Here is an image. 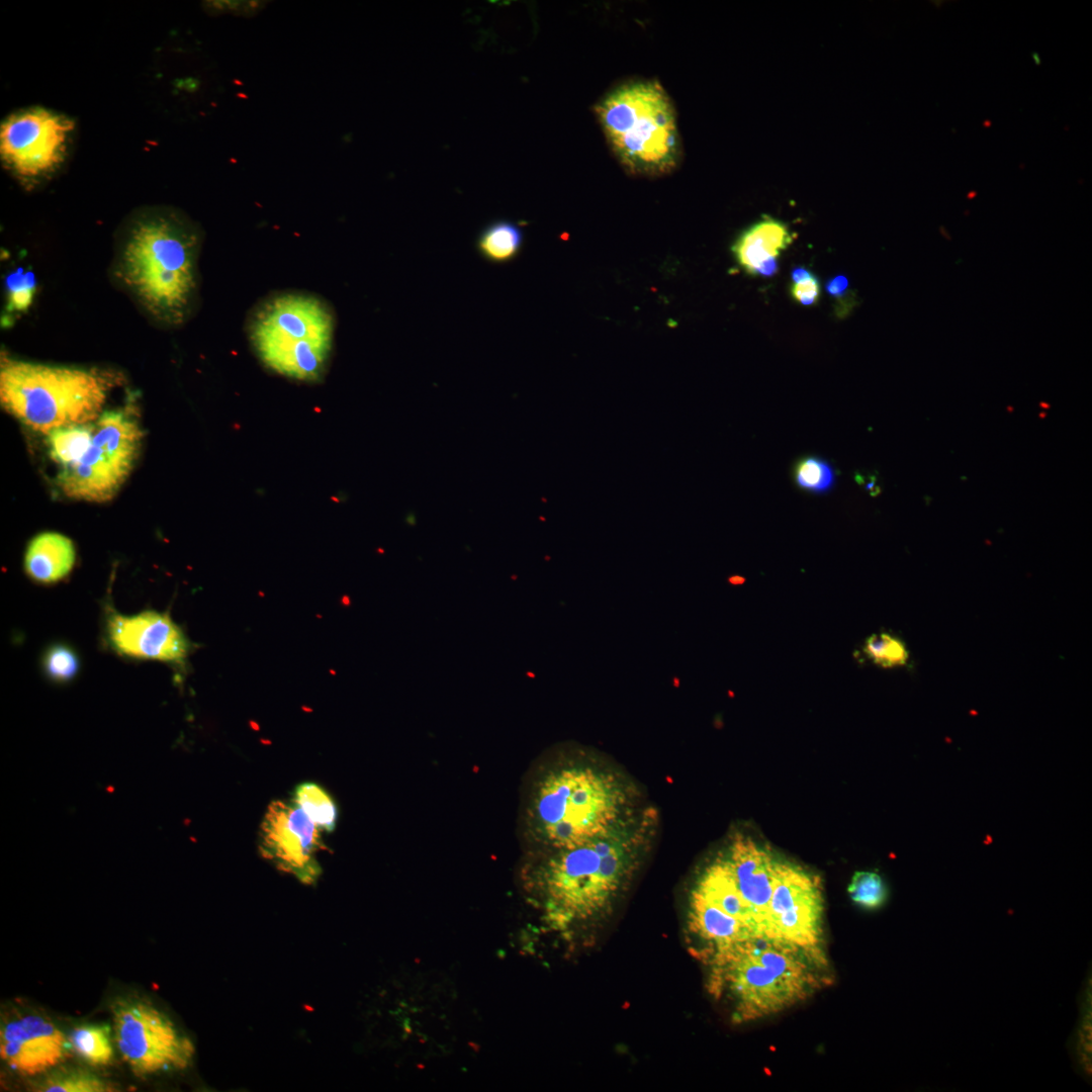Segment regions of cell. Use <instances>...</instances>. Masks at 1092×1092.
Here are the masks:
<instances>
[{
  "instance_id": "1",
  "label": "cell",
  "mask_w": 1092,
  "mask_h": 1092,
  "mask_svg": "<svg viewBox=\"0 0 1092 1092\" xmlns=\"http://www.w3.org/2000/svg\"><path fill=\"white\" fill-rule=\"evenodd\" d=\"M200 243L198 226L183 212L140 208L117 232L112 277L151 322L177 328L196 304Z\"/></svg>"
},
{
  "instance_id": "2",
  "label": "cell",
  "mask_w": 1092,
  "mask_h": 1092,
  "mask_svg": "<svg viewBox=\"0 0 1092 1092\" xmlns=\"http://www.w3.org/2000/svg\"><path fill=\"white\" fill-rule=\"evenodd\" d=\"M659 817L646 805L584 844L548 851L532 874L547 917L558 926L596 921L627 892L655 843Z\"/></svg>"
},
{
  "instance_id": "3",
  "label": "cell",
  "mask_w": 1092,
  "mask_h": 1092,
  "mask_svg": "<svg viewBox=\"0 0 1092 1092\" xmlns=\"http://www.w3.org/2000/svg\"><path fill=\"white\" fill-rule=\"evenodd\" d=\"M637 784L621 767L593 752H579L548 768L528 805L534 839L547 851L598 838L646 805Z\"/></svg>"
},
{
  "instance_id": "4",
  "label": "cell",
  "mask_w": 1092,
  "mask_h": 1092,
  "mask_svg": "<svg viewBox=\"0 0 1092 1092\" xmlns=\"http://www.w3.org/2000/svg\"><path fill=\"white\" fill-rule=\"evenodd\" d=\"M819 950L753 935L714 953L713 984L730 996L739 1020L769 1015L818 987Z\"/></svg>"
},
{
  "instance_id": "5",
  "label": "cell",
  "mask_w": 1092,
  "mask_h": 1092,
  "mask_svg": "<svg viewBox=\"0 0 1092 1092\" xmlns=\"http://www.w3.org/2000/svg\"><path fill=\"white\" fill-rule=\"evenodd\" d=\"M121 379L111 370L5 355L0 367V401L24 426L48 435L60 428L94 423Z\"/></svg>"
},
{
  "instance_id": "6",
  "label": "cell",
  "mask_w": 1092,
  "mask_h": 1092,
  "mask_svg": "<svg viewBox=\"0 0 1092 1092\" xmlns=\"http://www.w3.org/2000/svg\"><path fill=\"white\" fill-rule=\"evenodd\" d=\"M596 112L609 146L629 173L654 177L678 165L681 143L675 111L656 80L616 87L599 102Z\"/></svg>"
},
{
  "instance_id": "7",
  "label": "cell",
  "mask_w": 1092,
  "mask_h": 1092,
  "mask_svg": "<svg viewBox=\"0 0 1092 1092\" xmlns=\"http://www.w3.org/2000/svg\"><path fill=\"white\" fill-rule=\"evenodd\" d=\"M249 331L267 367L291 379L314 381L325 372L332 352L335 320L320 298L289 292L259 306Z\"/></svg>"
},
{
  "instance_id": "8",
  "label": "cell",
  "mask_w": 1092,
  "mask_h": 1092,
  "mask_svg": "<svg viewBox=\"0 0 1092 1092\" xmlns=\"http://www.w3.org/2000/svg\"><path fill=\"white\" fill-rule=\"evenodd\" d=\"M142 437L131 411H104L94 422L90 449L77 464L61 470L58 486L74 499L109 500L132 470Z\"/></svg>"
},
{
  "instance_id": "9",
  "label": "cell",
  "mask_w": 1092,
  "mask_h": 1092,
  "mask_svg": "<svg viewBox=\"0 0 1092 1092\" xmlns=\"http://www.w3.org/2000/svg\"><path fill=\"white\" fill-rule=\"evenodd\" d=\"M113 1032L118 1052L138 1077L185 1069L194 1046L171 1021L148 1000L116 999L111 1005Z\"/></svg>"
},
{
  "instance_id": "10",
  "label": "cell",
  "mask_w": 1092,
  "mask_h": 1092,
  "mask_svg": "<svg viewBox=\"0 0 1092 1092\" xmlns=\"http://www.w3.org/2000/svg\"><path fill=\"white\" fill-rule=\"evenodd\" d=\"M73 128L71 119L43 107L17 110L1 124V159L18 178L35 182L61 166Z\"/></svg>"
},
{
  "instance_id": "11",
  "label": "cell",
  "mask_w": 1092,
  "mask_h": 1092,
  "mask_svg": "<svg viewBox=\"0 0 1092 1092\" xmlns=\"http://www.w3.org/2000/svg\"><path fill=\"white\" fill-rule=\"evenodd\" d=\"M823 895L817 877L777 860L764 932L803 947H819L823 935Z\"/></svg>"
},
{
  "instance_id": "12",
  "label": "cell",
  "mask_w": 1092,
  "mask_h": 1092,
  "mask_svg": "<svg viewBox=\"0 0 1092 1092\" xmlns=\"http://www.w3.org/2000/svg\"><path fill=\"white\" fill-rule=\"evenodd\" d=\"M261 855L306 885L322 874L316 854L327 849L321 829L294 803L272 801L258 832Z\"/></svg>"
},
{
  "instance_id": "13",
  "label": "cell",
  "mask_w": 1092,
  "mask_h": 1092,
  "mask_svg": "<svg viewBox=\"0 0 1092 1092\" xmlns=\"http://www.w3.org/2000/svg\"><path fill=\"white\" fill-rule=\"evenodd\" d=\"M105 634L119 655L157 660L182 668L193 649L184 631L166 613L146 610L124 616L110 606L105 609Z\"/></svg>"
},
{
  "instance_id": "14",
  "label": "cell",
  "mask_w": 1092,
  "mask_h": 1092,
  "mask_svg": "<svg viewBox=\"0 0 1092 1092\" xmlns=\"http://www.w3.org/2000/svg\"><path fill=\"white\" fill-rule=\"evenodd\" d=\"M66 1037L49 1018L34 1013L2 1025L0 1056L14 1071L34 1076L59 1064L66 1056Z\"/></svg>"
},
{
  "instance_id": "15",
  "label": "cell",
  "mask_w": 1092,
  "mask_h": 1092,
  "mask_svg": "<svg viewBox=\"0 0 1092 1092\" xmlns=\"http://www.w3.org/2000/svg\"><path fill=\"white\" fill-rule=\"evenodd\" d=\"M721 853L751 913L757 934H763L778 859L743 835H737Z\"/></svg>"
},
{
  "instance_id": "16",
  "label": "cell",
  "mask_w": 1092,
  "mask_h": 1092,
  "mask_svg": "<svg viewBox=\"0 0 1092 1092\" xmlns=\"http://www.w3.org/2000/svg\"><path fill=\"white\" fill-rule=\"evenodd\" d=\"M791 242L792 237L785 223L764 218L744 231L732 251L748 273L769 277L778 272V258Z\"/></svg>"
},
{
  "instance_id": "17",
  "label": "cell",
  "mask_w": 1092,
  "mask_h": 1092,
  "mask_svg": "<svg viewBox=\"0 0 1092 1092\" xmlns=\"http://www.w3.org/2000/svg\"><path fill=\"white\" fill-rule=\"evenodd\" d=\"M76 562L73 541L57 532H43L34 536L24 554V570L33 581L43 584L64 579Z\"/></svg>"
},
{
  "instance_id": "18",
  "label": "cell",
  "mask_w": 1092,
  "mask_h": 1092,
  "mask_svg": "<svg viewBox=\"0 0 1092 1092\" xmlns=\"http://www.w3.org/2000/svg\"><path fill=\"white\" fill-rule=\"evenodd\" d=\"M691 894L740 920L757 934L751 913L722 853L704 870Z\"/></svg>"
},
{
  "instance_id": "19",
  "label": "cell",
  "mask_w": 1092,
  "mask_h": 1092,
  "mask_svg": "<svg viewBox=\"0 0 1092 1092\" xmlns=\"http://www.w3.org/2000/svg\"><path fill=\"white\" fill-rule=\"evenodd\" d=\"M689 923L692 931L712 946L714 953L757 935L740 920L693 894L690 897Z\"/></svg>"
},
{
  "instance_id": "20",
  "label": "cell",
  "mask_w": 1092,
  "mask_h": 1092,
  "mask_svg": "<svg viewBox=\"0 0 1092 1092\" xmlns=\"http://www.w3.org/2000/svg\"><path fill=\"white\" fill-rule=\"evenodd\" d=\"M524 243L522 229L510 220L498 219L485 225L476 239V250L487 262L506 264L518 257Z\"/></svg>"
},
{
  "instance_id": "21",
  "label": "cell",
  "mask_w": 1092,
  "mask_h": 1092,
  "mask_svg": "<svg viewBox=\"0 0 1092 1092\" xmlns=\"http://www.w3.org/2000/svg\"><path fill=\"white\" fill-rule=\"evenodd\" d=\"M94 423L60 428L48 434L52 459L63 468L77 464L88 452L93 440Z\"/></svg>"
},
{
  "instance_id": "22",
  "label": "cell",
  "mask_w": 1092,
  "mask_h": 1092,
  "mask_svg": "<svg viewBox=\"0 0 1092 1092\" xmlns=\"http://www.w3.org/2000/svg\"><path fill=\"white\" fill-rule=\"evenodd\" d=\"M291 802L297 805L321 830L326 832L335 830L338 807L333 797L320 785L310 782L299 784L294 789Z\"/></svg>"
},
{
  "instance_id": "23",
  "label": "cell",
  "mask_w": 1092,
  "mask_h": 1092,
  "mask_svg": "<svg viewBox=\"0 0 1092 1092\" xmlns=\"http://www.w3.org/2000/svg\"><path fill=\"white\" fill-rule=\"evenodd\" d=\"M70 1042L75 1052L90 1065L105 1066L113 1058L110 1028L107 1025H79L71 1032Z\"/></svg>"
},
{
  "instance_id": "24",
  "label": "cell",
  "mask_w": 1092,
  "mask_h": 1092,
  "mask_svg": "<svg viewBox=\"0 0 1092 1092\" xmlns=\"http://www.w3.org/2000/svg\"><path fill=\"white\" fill-rule=\"evenodd\" d=\"M5 312L9 315L28 311L36 295L37 282L32 271L17 268L5 278Z\"/></svg>"
},
{
  "instance_id": "25",
  "label": "cell",
  "mask_w": 1092,
  "mask_h": 1092,
  "mask_svg": "<svg viewBox=\"0 0 1092 1092\" xmlns=\"http://www.w3.org/2000/svg\"><path fill=\"white\" fill-rule=\"evenodd\" d=\"M862 651L873 663L885 668L905 665L909 659L904 643L885 632L871 635L866 640Z\"/></svg>"
},
{
  "instance_id": "26",
  "label": "cell",
  "mask_w": 1092,
  "mask_h": 1092,
  "mask_svg": "<svg viewBox=\"0 0 1092 1092\" xmlns=\"http://www.w3.org/2000/svg\"><path fill=\"white\" fill-rule=\"evenodd\" d=\"M41 664L47 677L59 684L74 679L80 669L76 650L64 643H55L48 647Z\"/></svg>"
},
{
  "instance_id": "27",
  "label": "cell",
  "mask_w": 1092,
  "mask_h": 1092,
  "mask_svg": "<svg viewBox=\"0 0 1092 1092\" xmlns=\"http://www.w3.org/2000/svg\"><path fill=\"white\" fill-rule=\"evenodd\" d=\"M850 899L859 907L874 910L882 907L887 900V887L875 872H855L848 885Z\"/></svg>"
},
{
  "instance_id": "28",
  "label": "cell",
  "mask_w": 1092,
  "mask_h": 1092,
  "mask_svg": "<svg viewBox=\"0 0 1092 1092\" xmlns=\"http://www.w3.org/2000/svg\"><path fill=\"white\" fill-rule=\"evenodd\" d=\"M795 480L800 487L821 493L832 488L835 474L832 467L825 460L808 457L797 464Z\"/></svg>"
},
{
  "instance_id": "29",
  "label": "cell",
  "mask_w": 1092,
  "mask_h": 1092,
  "mask_svg": "<svg viewBox=\"0 0 1092 1092\" xmlns=\"http://www.w3.org/2000/svg\"><path fill=\"white\" fill-rule=\"evenodd\" d=\"M108 1085L95 1076L75 1072L50 1079L42 1091L49 1092H104L110 1091Z\"/></svg>"
},
{
  "instance_id": "30",
  "label": "cell",
  "mask_w": 1092,
  "mask_h": 1092,
  "mask_svg": "<svg viewBox=\"0 0 1092 1092\" xmlns=\"http://www.w3.org/2000/svg\"><path fill=\"white\" fill-rule=\"evenodd\" d=\"M792 296L803 305H813L817 303L820 294V286L816 277L802 282L795 283L791 288Z\"/></svg>"
},
{
  "instance_id": "31",
  "label": "cell",
  "mask_w": 1092,
  "mask_h": 1092,
  "mask_svg": "<svg viewBox=\"0 0 1092 1092\" xmlns=\"http://www.w3.org/2000/svg\"><path fill=\"white\" fill-rule=\"evenodd\" d=\"M848 287V280L842 276H836L828 281L826 289L830 295L834 297H842L845 295Z\"/></svg>"
},
{
  "instance_id": "32",
  "label": "cell",
  "mask_w": 1092,
  "mask_h": 1092,
  "mask_svg": "<svg viewBox=\"0 0 1092 1092\" xmlns=\"http://www.w3.org/2000/svg\"><path fill=\"white\" fill-rule=\"evenodd\" d=\"M815 276L812 274V272H810L809 270H807L805 268H796L792 272L793 284L802 283V282L808 281V280H810V279H812Z\"/></svg>"
},
{
  "instance_id": "33",
  "label": "cell",
  "mask_w": 1092,
  "mask_h": 1092,
  "mask_svg": "<svg viewBox=\"0 0 1092 1092\" xmlns=\"http://www.w3.org/2000/svg\"><path fill=\"white\" fill-rule=\"evenodd\" d=\"M1031 58L1033 59V61H1034V63H1035L1036 65H1040V57H1039V54H1038V53H1036V52H1033V53L1031 54Z\"/></svg>"
}]
</instances>
